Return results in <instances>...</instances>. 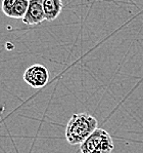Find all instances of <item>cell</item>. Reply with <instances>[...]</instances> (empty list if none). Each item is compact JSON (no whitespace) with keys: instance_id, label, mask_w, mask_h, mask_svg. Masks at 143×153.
Here are the masks:
<instances>
[{"instance_id":"1","label":"cell","mask_w":143,"mask_h":153,"mask_svg":"<svg viewBox=\"0 0 143 153\" xmlns=\"http://www.w3.org/2000/svg\"><path fill=\"white\" fill-rule=\"evenodd\" d=\"M97 119L89 113H76L70 118L65 128V139L71 145H81L95 129Z\"/></svg>"},{"instance_id":"2","label":"cell","mask_w":143,"mask_h":153,"mask_svg":"<svg viewBox=\"0 0 143 153\" xmlns=\"http://www.w3.org/2000/svg\"><path fill=\"white\" fill-rule=\"evenodd\" d=\"M114 147L111 135L103 128H96L80 145V150L82 153H111Z\"/></svg>"},{"instance_id":"3","label":"cell","mask_w":143,"mask_h":153,"mask_svg":"<svg viewBox=\"0 0 143 153\" xmlns=\"http://www.w3.org/2000/svg\"><path fill=\"white\" fill-rule=\"evenodd\" d=\"M49 71L44 66L35 64L28 68L24 73V80L33 88H41L49 80Z\"/></svg>"},{"instance_id":"4","label":"cell","mask_w":143,"mask_h":153,"mask_svg":"<svg viewBox=\"0 0 143 153\" xmlns=\"http://www.w3.org/2000/svg\"><path fill=\"white\" fill-rule=\"evenodd\" d=\"M45 20L42 0H30L26 15L23 18V22L26 25H39Z\"/></svg>"},{"instance_id":"5","label":"cell","mask_w":143,"mask_h":153,"mask_svg":"<svg viewBox=\"0 0 143 153\" xmlns=\"http://www.w3.org/2000/svg\"><path fill=\"white\" fill-rule=\"evenodd\" d=\"M46 21H53L60 15L64 7L62 0H42Z\"/></svg>"},{"instance_id":"6","label":"cell","mask_w":143,"mask_h":153,"mask_svg":"<svg viewBox=\"0 0 143 153\" xmlns=\"http://www.w3.org/2000/svg\"><path fill=\"white\" fill-rule=\"evenodd\" d=\"M30 0H16L15 5L10 9L7 16L12 19H23L29 6Z\"/></svg>"},{"instance_id":"7","label":"cell","mask_w":143,"mask_h":153,"mask_svg":"<svg viewBox=\"0 0 143 153\" xmlns=\"http://www.w3.org/2000/svg\"><path fill=\"white\" fill-rule=\"evenodd\" d=\"M15 1L16 0H2V11L4 13V15L5 16L8 15L10 9L15 5Z\"/></svg>"}]
</instances>
